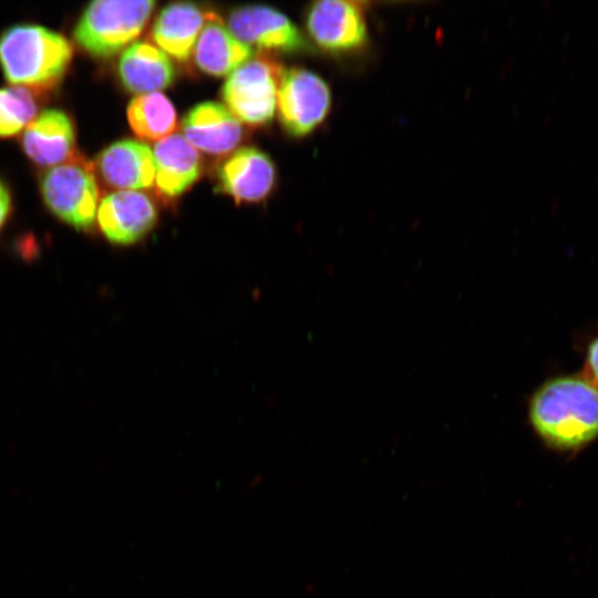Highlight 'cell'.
I'll use <instances>...</instances> for the list:
<instances>
[{
  "label": "cell",
  "instance_id": "6da1fadb",
  "mask_svg": "<svg viewBox=\"0 0 598 598\" xmlns=\"http://www.w3.org/2000/svg\"><path fill=\"white\" fill-rule=\"evenodd\" d=\"M528 415L549 446L560 451L584 447L598 436V385L579 375L549 380L534 393Z\"/></svg>",
  "mask_w": 598,
  "mask_h": 598
},
{
  "label": "cell",
  "instance_id": "7a4b0ae2",
  "mask_svg": "<svg viewBox=\"0 0 598 598\" xmlns=\"http://www.w3.org/2000/svg\"><path fill=\"white\" fill-rule=\"evenodd\" d=\"M72 55L68 39L42 25L16 24L0 33V66L4 78L34 93L56 87Z\"/></svg>",
  "mask_w": 598,
  "mask_h": 598
},
{
  "label": "cell",
  "instance_id": "3957f363",
  "mask_svg": "<svg viewBox=\"0 0 598 598\" xmlns=\"http://www.w3.org/2000/svg\"><path fill=\"white\" fill-rule=\"evenodd\" d=\"M153 0H95L80 16L75 42L94 58H110L135 40L155 8Z\"/></svg>",
  "mask_w": 598,
  "mask_h": 598
},
{
  "label": "cell",
  "instance_id": "277c9868",
  "mask_svg": "<svg viewBox=\"0 0 598 598\" xmlns=\"http://www.w3.org/2000/svg\"><path fill=\"white\" fill-rule=\"evenodd\" d=\"M39 188L47 208L76 230H90L100 204L92 163L79 154L42 172Z\"/></svg>",
  "mask_w": 598,
  "mask_h": 598
},
{
  "label": "cell",
  "instance_id": "5b68a950",
  "mask_svg": "<svg viewBox=\"0 0 598 598\" xmlns=\"http://www.w3.org/2000/svg\"><path fill=\"white\" fill-rule=\"evenodd\" d=\"M283 70L265 56L247 61L231 72L223 85L225 106L240 123L257 126L270 122Z\"/></svg>",
  "mask_w": 598,
  "mask_h": 598
},
{
  "label": "cell",
  "instance_id": "8992f818",
  "mask_svg": "<svg viewBox=\"0 0 598 598\" xmlns=\"http://www.w3.org/2000/svg\"><path fill=\"white\" fill-rule=\"evenodd\" d=\"M331 107L328 84L305 69L283 70L277 92L281 124L293 136L311 133L327 117Z\"/></svg>",
  "mask_w": 598,
  "mask_h": 598
},
{
  "label": "cell",
  "instance_id": "52a82bcc",
  "mask_svg": "<svg viewBox=\"0 0 598 598\" xmlns=\"http://www.w3.org/2000/svg\"><path fill=\"white\" fill-rule=\"evenodd\" d=\"M306 24L312 40L331 53H357L369 40L363 7L357 1L322 0L311 4Z\"/></svg>",
  "mask_w": 598,
  "mask_h": 598
},
{
  "label": "cell",
  "instance_id": "ba28073f",
  "mask_svg": "<svg viewBox=\"0 0 598 598\" xmlns=\"http://www.w3.org/2000/svg\"><path fill=\"white\" fill-rule=\"evenodd\" d=\"M228 29L241 42L265 50L298 52L307 41L297 25L281 12L265 6H245L234 10Z\"/></svg>",
  "mask_w": 598,
  "mask_h": 598
},
{
  "label": "cell",
  "instance_id": "9c48e42d",
  "mask_svg": "<svg viewBox=\"0 0 598 598\" xmlns=\"http://www.w3.org/2000/svg\"><path fill=\"white\" fill-rule=\"evenodd\" d=\"M96 219L105 238L115 245H132L156 224L153 202L142 192L116 190L99 204Z\"/></svg>",
  "mask_w": 598,
  "mask_h": 598
},
{
  "label": "cell",
  "instance_id": "30bf717a",
  "mask_svg": "<svg viewBox=\"0 0 598 598\" xmlns=\"http://www.w3.org/2000/svg\"><path fill=\"white\" fill-rule=\"evenodd\" d=\"M93 166L106 185L118 190L138 192L155 182L153 150L141 141L112 143L97 155Z\"/></svg>",
  "mask_w": 598,
  "mask_h": 598
},
{
  "label": "cell",
  "instance_id": "8fae6325",
  "mask_svg": "<svg viewBox=\"0 0 598 598\" xmlns=\"http://www.w3.org/2000/svg\"><path fill=\"white\" fill-rule=\"evenodd\" d=\"M21 147L35 165L53 167L74 154L75 128L71 117L62 110L41 112L23 131Z\"/></svg>",
  "mask_w": 598,
  "mask_h": 598
},
{
  "label": "cell",
  "instance_id": "7c38bea8",
  "mask_svg": "<svg viewBox=\"0 0 598 598\" xmlns=\"http://www.w3.org/2000/svg\"><path fill=\"white\" fill-rule=\"evenodd\" d=\"M275 166L271 159L255 147H241L231 153L218 167L221 192L237 202H259L272 189Z\"/></svg>",
  "mask_w": 598,
  "mask_h": 598
},
{
  "label": "cell",
  "instance_id": "4fadbf2b",
  "mask_svg": "<svg viewBox=\"0 0 598 598\" xmlns=\"http://www.w3.org/2000/svg\"><path fill=\"white\" fill-rule=\"evenodd\" d=\"M184 137L196 148L209 154L234 150L241 140L240 122L224 105L203 102L187 112L182 121Z\"/></svg>",
  "mask_w": 598,
  "mask_h": 598
},
{
  "label": "cell",
  "instance_id": "5bb4252c",
  "mask_svg": "<svg viewBox=\"0 0 598 598\" xmlns=\"http://www.w3.org/2000/svg\"><path fill=\"white\" fill-rule=\"evenodd\" d=\"M156 190L173 198L183 194L202 171L197 150L179 133L157 142L153 148Z\"/></svg>",
  "mask_w": 598,
  "mask_h": 598
},
{
  "label": "cell",
  "instance_id": "9a60e30c",
  "mask_svg": "<svg viewBox=\"0 0 598 598\" xmlns=\"http://www.w3.org/2000/svg\"><path fill=\"white\" fill-rule=\"evenodd\" d=\"M208 17L193 2L171 3L157 16L152 39L168 56L188 61Z\"/></svg>",
  "mask_w": 598,
  "mask_h": 598
},
{
  "label": "cell",
  "instance_id": "2e32d148",
  "mask_svg": "<svg viewBox=\"0 0 598 598\" xmlns=\"http://www.w3.org/2000/svg\"><path fill=\"white\" fill-rule=\"evenodd\" d=\"M117 74L128 91L147 94L169 86L175 79V68L171 58L156 45L138 41L122 52Z\"/></svg>",
  "mask_w": 598,
  "mask_h": 598
},
{
  "label": "cell",
  "instance_id": "e0dca14e",
  "mask_svg": "<svg viewBox=\"0 0 598 598\" xmlns=\"http://www.w3.org/2000/svg\"><path fill=\"white\" fill-rule=\"evenodd\" d=\"M194 53L197 66L215 76L229 75L254 56L252 48L236 38L214 13H209Z\"/></svg>",
  "mask_w": 598,
  "mask_h": 598
},
{
  "label": "cell",
  "instance_id": "ac0fdd59",
  "mask_svg": "<svg viewBox=\"0 0 598 598\" xmlns=\"http://www.w3.org/2000/svg\"><path fill=\"white\" fill-rule=\"evenodd\" d=\"M126 115L132 131L144 141L159 142L172 135L177 126L172 102L159 92L132 99Z\"/></svg>",
  "mask_w": 598,
  "mask_h": 598
},
{
  "label": "cell",
  "instance_id": "d6986e66",
  "mask_svg": "<svg viewBox=\"0 0 598 598\" xmlns=\"http://www.w3.org/2000/svg\"><path fill=\"white\" fill-rule=\"evenodd\" d=\"M35 93L22 86L0 89V137L19 134L37 117Z\"/></svg>",
  "mask_w": 598,
  "mask_h": 598
},
{
  "label": "cell",
  "instance_id": "ffe728a7",
  "mask_svg": "<svg viewBox=\"0 0 598 598\" xmlns=\"http://www.w3.org/2000/svg\"><path fill=\"white\" fill-rule=\"evenodd\" d=\"M586 368L590 380L598 385V338L595 339L587 350Z\"/></svg>",
  "mask_w": 598,
  "mask_h": 598
},
{
  "label": "cell",
  "instance_id": "44dd1931",
  "mask_svg": "<svg viewBox=\"0 0 598 598\" xmlns=\"http://www.w3.org/2000/svg\"><path fill=\"white\" fill-rule=\"evenodd\" d=\"M11 194L8 186L0 179V231L6 225L11 213Z\"/></svg>",
  "mask_w": 598,
  "mask_h": 598
}]
</instances>
